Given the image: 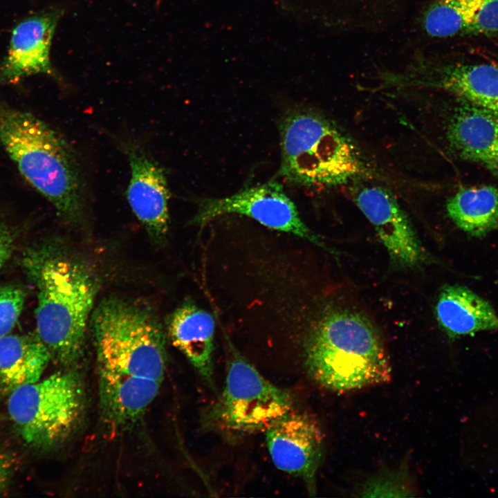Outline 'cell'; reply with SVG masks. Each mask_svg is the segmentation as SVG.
I'll return each mask as SVG.
<instances>
[{
    "instance_id": "obj_23",
    "label": "cell",
    "mask_w": 498,
    "mask_h": 498,
    "mask_svg": "<svg viewBox=\"0 0 498 498\" xmlns=\"http://www.w3.org/2000/svg\"><path fill=\"white\" fill-rule=\"evenodd\" d=\"M472 14L467 33L498 34V0H472Z\"/></svg>"
},
{
    "instance_id": "obj_10",
    "label": "cell",
    "mask_w": 498,
    "mask_h": 498,
    "mask_svg": "<svg viewBox=\"0 0 498 498\" xmlns=\"http://www.w3.org/2000/svg\"><path fill=\"white\" fill-rule=\"evenodd\" d=\"M387 83L438 89L498 113V66L488 64L420 62Z\"/></svg>"
},
{
    "instance_id": "obj_19",
    "label": "cell",
    "mask_w": 498,
    "mask_h": 498,
    "mask_svg": "<svg viewBox=\"0 0 498 498\" xmlns=\"http://www.w3.org/2000/svg\"><path fill=\"white\" fill-rule=\"evenodd\" d=\"M449 217L471 237L482 238L498 230V189L492 185L463 187L448 199Z\"/></svg>"
},
{
    "instance_id": "obj_8",
    "label": "cell",
    "mask_w": 498,
    "mask_h": 498,
    "mask_svg": "<svg viewBox=\"0 0 498 498\" xmlns=\"http://www.w3.org/2000/svg\"><path fill=\"white\" fill-rule=\"evenodd\" d=\"M225 214L247 216L267 228L293 234L329 250L303 222L295 203L276 181L244 189L231 196L200 200L191 222L203 227Z\"/></svg>"
},
{
    "instance_id": "obj_3",
    "label": "cell",
    "mask_w": 498,
    "mask_h": 498,
    "mask_svg": "<svg viewBox=\"0 0 498 498\" xmlns=\"http://www.w3.org/2000/svg\"><path fill=\"white\" fill-rule=\"evenodd\" d=\"M0 144L62 219L72 225L82 221L84 177L74 150L59 133L33 113L0 102Z\"/></svg>"
},
{
    "instance_id": "obj_26",
    "label": "cell",
    "mask_w": 498,
    "mask_h": 498,
    "mask_svg": "<svg viewBox=\"0 0 498 498\" xmlns=\"http://www.w3.org/2000/svg\"><path fill=\"white\" fill-rule=\"evenodd\" d=\"M1 418H2V417H1V416L0 415V421L1 420Z\"/></svg>"
},
{
    "instance_id": "obj_2",
    "label": "cell",
    "mask_w": 498,
    "mask_h": 498,
    "mask_svg": "<svg viewBox=\"0 0 498 498\" xmlns=\"http://www.w3.org/2000/svg\"><path fill=\"white\" fill-rule=\"evenodd\" d=\"M308 333L304 365L322 387L348 391L382 384L391 378L385 345L378 329L355 306H326Z\"/></svg>"
},
{
    "instance_id": "obj_25",
    "label": "cell",
    "mask_w": 498,
    "mask_h": 498,
    "mask_svg": "<svg viewBox=\"0 0 498 498\" xmlns=\"http://www.w3.org/2000/svg\"><path fill=\"white\" fill-rule=\"evenodd\" d=\"M15 468L16 463L13 457L6 452L0 450V495L8 486Z\"/></svg>"
},
{
    "instance_id": "obj_9",
    "label": "cell",
    "mask_w": 498,
    "mask_h": 498,
    "mask_svg": "<svg viewBox=\"0 0 498 498\" xmlns=\"http://www.w3.org/2000/svg\"><path fill=\"white\" fill-rule=\"evenodd\" d=\"M268 450L280 470L300 478L311 496L316 493V474L324 452V434L319 423L293 407L264 431Z\"/></svg>"
},
{
    "instance_id": "obj_22",
    "label": "cell",
    "mask_w": 498,
    "mask_h": 498,
    "mask_svg": "<svg viewBox=\"0 0 498 498\" xmlns=\"http://www.w3.org/2000/svg\"><path fill=\"white\" fill-rule=\"evenodd\" d=\"M361 492L363 497H409L413 490L409 488L405 474L398 471L370 479Z\"/></svg>"
},
{
    "instance_id": "obj_16",
    "label": "cell",
    "mask_w": 498,
    "mask_h": 498,
    "mask_svg": "<svg viewBox=\"0 0 498 498\" xmlns=\"http://www.w3.org/2000/svg\"><path fill=\"white\" fill-rule=\"evenodd\" d=\"M168 335L203 379L214 387L215 320L211 313L187 302L169 316Z\"/></svg>"
},
{
    "instance_id": "obj_1",
    "label": "cell",
    "mask_w": 498,
    "mask_h": 498,
    "mask_svg": "<svg viewBox=\"0 0 498 498\" xmlns=\"http://www.w3.org/2000/svg\"><path fill=\"white\" fill-rule=\"evenodd\" d=\"M23 265L37 290V335L54 362L66 367L77 365L98 290L94 273L54 243L28 249Z\"/></svg>"
},
{
    "instance_id": "obj_7",
    "label": "cell",
    "mask_w": 498,
    "mask_h": 498,
    "mask_svg": "<svg viewBox=\"0 0 498 498\" xmlns=\"http://www.w3.org/2000/svg\"><path fill=\"white\" fill-rule=\"evenodd\" d=\"M86 409V392L75 371L58 372L13 390L8 411L24 441L31 447L50 449L77 430Z\"/></svg>"
},
{
    "instance_id": "obj_14",
    "label": "cell",
    "mask_w": 498,
    "mask_h": 498,
    "mask_svg": "<svg viewBox=\"0 0 498 498\" xmlns=\"http://www.w3.org/2000/svg\"><path fill=\"white\" fill-rule=\"evenodd\" d=\"M447 138L463 159L498 175V113L459 99L450 119Z\"/></svg>"
},
{
    "instance_id": "obj_6",
    "label": "cell",
    "mask_w": 498,
    "mask_h": 498,
    "mask_svg": "<svg viewBox=\"0 0 498 498\" xmlns=\"http://www.w3.org/2000/svg\"><path fill=\"white\" fill-rule=\"evenodd\" d=\"M223 389L202 414V426L230 439L265 431L293 407L291 394L265 378L228 337Z\"/></svg>"
},
{
    "instance_id": "obj_5",
    "label": "cell",
    "mask_w": 498,
    "mask_h": 498,
    "mask_svg": "<svg viewBox=\"0 0 498 498\" xmlns=\"http://www.w3.org/2000/svg\"><path fill=\"white\" fill-rule=\"evenodd\" d=\"M98 369L163 382L165 336L148 306L118 296L103 299L91 315Z\"/></svg>"
},
{
    "instance_id": "obj_12",
    "label": "cell",
    "mask_w": 498,
    "mask_h": 498,
    "mask_svg": "<svg viewBox=\"0 0 498 498\" xmlns=\"http://www.w3.org/2000/svg\"><path fill=\"white\" fill-rule=\"evenodd\" d=\"M354 201L395 263L413 266L423 260L424 251L411 222L389 192L365 186L356 192Z\"/></svg>"
},
{
    "instance_id": "obj_24",
    "label": "cell",
    "mask_w": 498,
    "mask_h": 498,
    "mask_svg": "<svg viewBox=\"0 0 498 498\" xmlns=\"http://www.w3.org/2000/svg\"><path fill=\"white\" fill-rule=\"evenodd\" d=\"M14 234L0 215V269L10 258L15 246Z\"/></svg>"
},
{
    "instance_id": "obj_21",
    "label": "cell",
    "mask_w": 498,
    "mask_h": 498,
    "mask_svg": "<svg viewBox=\"0 0 498 498\" xmlns=\"http://www.w3.org/2000/svg\"><path fill=\"white\" fill-rule=\"evenodd\" d=\"M26 295L12 284L0 286V339L13 329L22 312Z\"/></svg>"
},
{
    "instance_id": "obj_18",
    "label": "cell",
    "mask_w": 498,
    "mask_h": 498,
    "mask_svg": "<svg viewBox=\"0 0 498 498\" xmlns=\"http://www.w3.org/2000/svg\"><path fill=\"white\" fill-rule=\"evenodd\" d=\"M51 360L38 335L8 334L0 339V387L10 394L35 382Z\"/></svg>"
},
{
    "instance_id": "obj_4",
    "label": "cell",
    "mask_w": 498,
    "mask_h": 498,
    "mask_svg": "<svg viewBox=\"0 0 498 498\" xmlns=\"http://www.w3.org/2000/svg\"><path fill=\"white\" fill-rule=\"evenodd\" d=\"M279 174L293 184L329 187L370 174L359 149L333 122L314 111L293 109L279 123Z\"/></svg>"
},
{
    "instance_id": "obj_20",
    "label": "cell",
    "mask_w": 498,
    "mask_h": 498,
    "mask_svg": "<svg viewBox=\"0 0 498 498\" xmlns=\"http://www.w3.org/2000/svg\"><path fill=\"white\" fill-rule=\"evenodd\" d=\"M472 14V0H433L424 11L422 26L432 37L467 34Z\"/></svg>"
},
{
    "instance_id": "obj_13",
    "label": "cell",
    "mask_w": 498,
    "mask_h": 498,
    "mask_svg": "<svg viewBox=\"0 0 498 498\" xmlns=\"http://www.w3.org/2000/svg\"><path fill=\"white\" fill-rule=\"evenodd\" d=\"M60 13L40 12L14 27L7 54L0 63V86L32 75L53 74L50 53Z\"/></svg>"
},
{
    "instance_id": "obj_11",
    "label": "cell",
    "mask_w": 498,
    "mask_h": 498,
    "mask_svg": "<svg viewBox=\"0 0 498 498\" xmlns=\"http://www.w3.org/2000/svg\"><path fill=\"white\" fill-rule=\"evenodd\" d=\"M131 178L127 191L129 204L156 245L165 243L169 230V190L163 169L138 143L125 141Z\"/></svg>"
},
{
    "instance_id": "obj_17",
    "label": "cell",
    "mask_w": 498,
    "mask_h": 498,
    "mask_svg": "<svg viewBox=\"0 0 498 498\" xmlns=\"http://www.w3.org/2000/svg\"><path fill=\"white\" fill-rule=\"evenodd\" d=\"M435 313L440 326L452 340L498 331V315L491 304L461 285H445L441 288Z\"/></svg>"
},
{
    "instance_id": "obj_15",
    "label": "cell",
    "mask_w": 498,
    "mask_h": 498,
    "mask_svg": "<svg viewBox=\"0 0 498 498\" xmlns=\"http://www.w3.org/2000/svg\"><path fill=\"white\" fill-rule=\"evenodd\" d=\"M100 414L104 422L124 429L143 416L162 382L98 369Z\"/></svg>"
}]
</instances>
